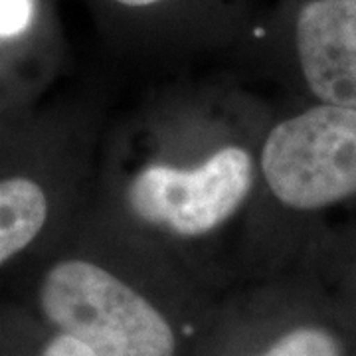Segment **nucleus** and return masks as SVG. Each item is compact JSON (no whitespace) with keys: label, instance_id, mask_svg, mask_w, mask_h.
Segmentation results:
<instances>
[{"label":"nucleus","instance_id":"obj_1","mask_svg":"<svg viewBox=\"0 0 356 356\" xmlns=\"http://www.w3.org/2000/svg\"><path fill=\"white\" fill-rule=\"evenodd\" d=\"M44 317L95 356H175L177 339L139 291L83 259L51 267L40 285Z\"/></svg>","mask_w":356,"mask_h":356},{"label":"nucleus","instance_id":"obj_2","mask_svg":"<svg viewBox=\"0 0 356 356\" xmlns=\"http://www.w3.org/2000/svg\"><path fill=\"white\" fill-rule=\"evenodd\" d=\"M267 188L299 212L356 196V109L318 102L283 119L261 149Z\"/></svg>","mask_w":356,"mask_h":356},{"label":"nucleus","instance_id":"obj_3","mask_svg":"<svg viewBox=\"0 0 356 356\" xmlns=\"http://www.w3.org/2000/svg\"><path fill=\"white\" fill-rule=\"evenodd\" d=\"M252 182V154L242 147H224L194 168H143L131 180L127 196L145 222L180 236H204L242 206Z\"/></svg>","mask_w":356,"mask_h":356},{"label":"nucleus","instance_id":"obj_4","mask_svg":"<svg viewBox=\"0 0 356 356\" xmlns=\"http://www.w3.org/2000/svg\"><path fill=\"white\" fill-rule=\"evenodd\" d=\"M295 51L309 91L356 109V0H309L295 20Z\"/></svg>","mask_w":356,"mask_h":356},{"label":"nucleus","instance_id":"obj_5","mask_svg":"<svg viewBox=\"0 0 356 356\" xmlns=\"http://www.w3.org/2000/svg\"><path fill=\"white\" fill-rule=\"evenodd\" d=\"M48 214V194L36 180L28 177L0 180V267L38 238Z\"/></svg>","mask_w":356,"mask_h":356},{"label":"nucleus","instance_id":"obj_6","mask_svg":"<svg viewBox=\"0 0 356 356\" xmlns=\"http://www.w3.org/2000/svg\"><path fill=\"white\" fill-rule=\"evenodd\" d=\"M261 356H346V343L329 325L299 323L280 334Z\"/></svg>","mask_w":356,"mask_h":356},{"label":"nucleus","instance_id":"obj_7","mask_svg":"<svg viewBox=\"0 0 356 356\" xmlns=\"http://www.w3.org/2000/svg\"><path fill=\"white\" fill-rule=\"evenodd\" d=\"M36 0H0V40L20 38L34 22Z\"/></svg>","mask_w":356,"mask_h":356},{"label":"nucleus","instance_id":"obj_8","mask_svg":"<svg viewBox=\"0 0 356 356\" xmlns=\"http://www.w3.org/2000/svg\"><path fill=\"white\" fill-rule=\"evenodd\" d=\"M40 356H95L83 343H79L77 339L58 332L50 343L44 346Z\"/></svg>","mask_w":356,"mask_h":356},{"label":"nucleus","instance_id":"obj_9","mask_svg":"<svg viewBox=\"0 0 356 356\" xmlns=\"http://www.w3.org/2000/svg\"><path fill=\"white\" fill-rule=\"evenodd\" d=\"M117 4H123V6H131V8H143V6H151L156 4L161 0H113Z\"/></svg>","mask_w":356,"mask_h":356}]
</instances>
